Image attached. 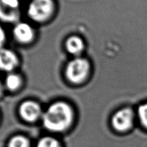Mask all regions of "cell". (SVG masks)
<instances>
[{
    "instance_id": "9a60e30c",
    "label": "cell",
    "mask_w": 147,
    "mask_h": 147,
    "mask_svg": "<svg viewBox=\"0 0 147 147\" xmlns=\"http://www.w3.org/2000/svg\"><path fill=\"white\" fill-rule=\"evenodd\" d=\"M2 91H3V86L1 80H0V97H1V96L2 95Z\"/></svg>"
},
{
    "instance_id": "277c9868",
    "label": "cell",
    "mask_w": 147,
    "mask_h": 147,
    "mask_svg": "<svg viewBox=\"0 0 147 147\" xmlns=\"http://www.w3.org/2000/svg\"><path fill=\"white\" fill-rule=\"evenodd\" d=\"M20 7V0H0V20L8 23L18 21Z\"/></svg>"
},
{
    "instance_id": "7a4b0ae2",
    "label": "cell",
    "mask_w": 147,
    "mask_h": 147,
    "mask_svg": "<svg viewBox=\"0 0 147 147\" xmlns=\"http://www.w3.org/2000/svg\"><path fill=\"white\" fill-rule=\"evenodd\" d=\"M54 10L53 0H32L27 8V14L33 21L42 22L53 15Z\"/></svg>"
},
{
    "instance_id": "6da1fadb",
    "label": "cell",
    "mask_w": 147,
    "mask_h": 147,
    "mask_svg": "<svg viewBox=\"0 0 147 147\" xmlns=\"http://www.w3.org/2000/svg\"><path fill=\"white\" fill-rule=\"evenodd\" d=\"M73 119V111L67 103L55 102L43 114V125L53 132H61L70 127Z\"/></svg>"
},
{
    "instance_id": "ba28073f",
    "label": "cell",
    "mask_w": 147,
    "mask_h": 147,
    "mask_svg": "<svg viewBox=\"0 0 147 147\" xmlns=\"http://www.w3.org/2000/svg\"><path fill=\"white\" fill-rule=\"evenodd\" d=\"M14 37L19 42L27 44L32 41L34 38V30L30 24L24 22L17 23L13 29Z\"/></svg>"
},
{
    "instance_id": "30bf717a",
    "label": "cell",
    "mask_w": 147,
    "mask_h": 147,
    "mask_svg": "<svg viewBox=\"0 0 147 147\" xmlns=\"http://www.w3.org/2000/svg\"><path fill=\"white\" fill-rule=\"evenodd\" d=\"M22 84V79L19 75L15 73H10L5 79V86L8 90L14 91L20 87Z\"/></svg>"
},
{
    "instance_id": "5b68a950",
    "label": "cell",
    "mask_w": 147,
    "mask_h": 147,
    "mask_svg": "<svg viewBox=\"0 0 147 147\" xmlns=\"http://www.w3.org/2000/svg\"><path fill=\"white\" fill-rule=\"evenodd\" d=\"M134 113L129 108H124L118 111L112 117L111 123L116 131H126L133 126Z\"/></svg>"
},
{
    "instance_id": "9c48e42d",
    "label": "cell",
    "mask_w": 147,
    "mask_h": 147,
    "mask_svg": "<svg viewBox=\"0 0 147 147\" xmlns=\"http://www.w3.org/2000/svg\"><path fill=\"white\" fill-rule=\"evenodd\" d=\"M66 49L72 55H79L84 49L83 40L78 36H72L67 40Z\"/></svg>"
},
{
    "instance_id": "7c38bea8",
    "label": "cell",
    "mask_w": 147,
    "mask_h": 147,
    "mask_svg": "<svg viewBox=\"0 0 147 147\" xmlns=\"http://www.w3.org/2000/svg\"><path fill=\"white\" fill-rule=\"evenodd\" d=\"M37 147H60V145L57 139L46 136L39 141Z\"/></svg>"
},
{
    "instance_id": "3957f363",
    "label": "cell",
    "mask_w": 147,
    "mask_h": 147,
    "mask_svg": "<svg viewBox=\"0 0 147 147\" xmlns=\"http://www.w3.org/2000/svg\"><path fill=\"white\" fill-rule=\"evenodd\" d=\"M90 70V65L85 58L77 57L69 62L65 69L67 80L75 84L81 83L87 78Z\"/></svg>"
},
{
    "instance_id": "8fae6325",
    "label": "cell",
    "mask_w": 147,
    "mask_h": 147,
    "mask_svg": "<svg viewBox=\"0 0 147 147\" xmlns=\"http://www.w3.org/2000/svg\"><path fill=\"white\" fill-rule=\"evenodd\" d=\"M8 147H30V143L27 137L22 135H17L10 139Z\"/></svg>"
},
{
    "instance_id": "4fadbf2b",
    "label": "cell",
    "mask_w": 147,
    "mask_h": 147,
    "mask_svg": "<svg viewBox=\"0 0 147 147\" xmlns=\"http://www.w3.org/2000/svg\"><path fill=\"white\" fill-rule=\"evenodd\" d=\"M138 115L142 124L147 129V103L139 106L138 109Z\"/></svg>"
},
{
    "instance_id": "5bb4252c",
    "label": "cell",
    "mask_w": 147,
    "mask_h": 147,
    "mask_svg": "<svg viewBox=\"0 0 147 147\" xmlns=\"http://www.w3.org/2000/svg\"><path fill=\"white\" fill-rule=\"evenodd\" d=\"M6 40V34L4 29L0 26V50L2 48Z\"/></svg>"
},
{
    "instance_id": "8992f818",
    "label": "cell",
    "mask_w": 147,
    "mask_h": 147,
    "mask_svg": "<svg viewBox=\"0 0 147 147\" xmlns=\"http://www.w3.org/2000/svg\"><path fill=\"white\" fill-rule=\"evenodd\" d=\"M19 113L20 116L27 122H34L41 115L40 105L32 100H27L20 105Z\"/></svg>"
},
{
    "instance_id": "52a82bcc",
    "label": "cell",
    "mask_w": 147,
    "mask_h": 147,
    "mask_svg": "<svg viewBox=\"0 0 147 147\" xmlns=\"http://www.w3.org/2000/svg\"><path fill=\"white\" fill-rule=\"evenodd\" d=\"M18 63V57L14 52L5 48L0 50V70L11 72L16 68Z\"/></svg>"
}]
</instances>
